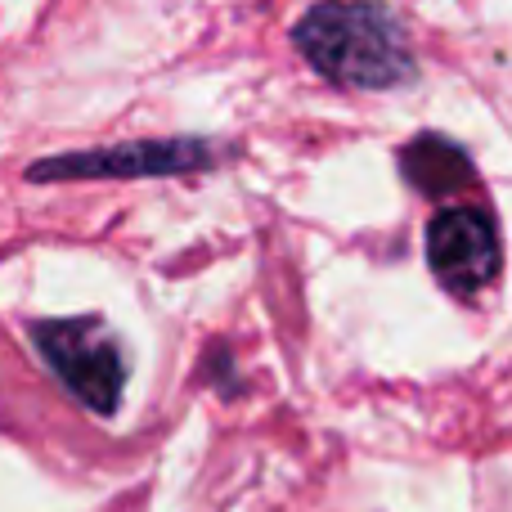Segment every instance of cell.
Instances as JSON below:
<instances>
[{"instance_id":"cell-1","label":"cell","mask_w":512,"mask_h":512,"mask_svg":"<svg viewBox=\"0 0 512 512\" xmlns=\"http://www.w3.org/2000/svg\"><path fill=\"white\" fill-rule=\"evenodd\" d=\"M292 45L319 77L351 90H396L414 81V50L396 14L373 0H324L297 27Z\"/></svg>"},{"instance_id":"cell-2","label":"cell","mask_w":512,"mask_h":512,"mask_svg":"<svg viewBox=\"0 0 512 512\" xmlns=\"http://www.w3.org/2000/svg\"><path fill=\"white\" fill-rule=\"evenodd\" d=\"M32 342L81 405L95 414H113L126 387V360L117 337L99 319H41L32 324Z\"/></svg>"},{"instance_id":"cell-3","label":"cell","mask_w":512,"mask_h":512,"mask_svg":"<svg viewBox=\"0 0 512 512\" xmlns=\"http://www.w3.org/2000/svg\"><path fill=\"white\" fill-rule=\"evenodd\" d=\"M216 162V149L203 140H135L95 153H59L27 167L32 185L50 180H153V176H194Z\"/></svg>"},{"instance_id":"cell-4","label":"cell","mask_w":512,"mask_h":512,"mask_svg":"<svg viewBox=\"0 0 512 512\" xmlns=\"http://www.w3.org/2000/svg\"><path fill=\"white\" fill-rule=\"evenodd\" d=\"M427 261L454 297H477L499 274V230L477 207H445L427 225Z\"/></svg>"},{"instance_id":"cell-5","label":"cell","mask_w":512,"mask_h":512,"mask_svg":"<svg viewBox=\"0 0 512 512\" xmlns=\"http://www.w3.org/2000/svg\"><path fill=\"white\" fill-rule=\"evenodd\" d=\"M400 171L427 198H445L472 185V158L445 135H418L400 149Z\"/></svg>"}]
</instances>
